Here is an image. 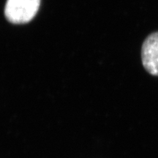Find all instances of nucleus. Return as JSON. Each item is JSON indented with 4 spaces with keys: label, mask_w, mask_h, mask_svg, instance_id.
Instances as JSON below:
<instances>
[{
    "label": "nucleus",
    "mask_w": 158,
    "mask_h": 158,
    "mask_svg": "<svg viewBox=\"0 0 158 158\" xmlns=\"http://www.w3.org/2000/svg\"><path fill=\"white\" fill-rule=\"evenodd\" d=\"M142 63L149 73L158 76V31L149 35L142 45Z\"/></svg>",
    "instance_id": "nucleus-2"
},
{
    "label": "nucleus",
    "mask_w": 158,
    "mask_h": 158,
    "mask_svg": "<svg viewBox=\"0 0 158 158\" xmlns=\"http://www.w3.org/2000/svg\"><path fill=\"white\" fill-rule=\"evenodd\" d=\"M40 0H7L5 15L10 23H28L36 15Z\"/></svg>",
    "instance_id": "nucleus-1"
}]
</instances>
